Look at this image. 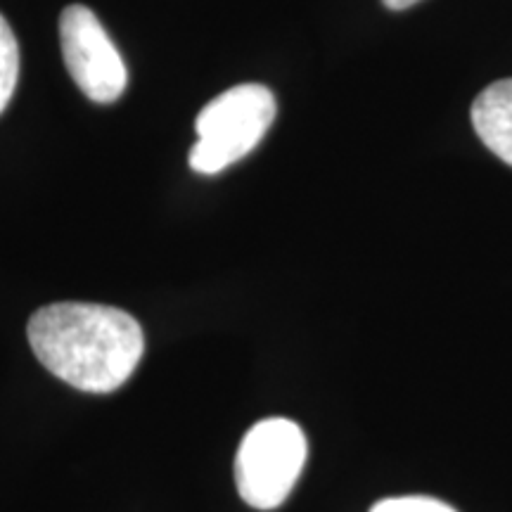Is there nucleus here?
Instances as JSON below:
<instances>
[{
  "label": "nucleus",
  "mask_w": 512,
  "mask_h": 512,
  "mask_svg": "<svg viewBox=\"0 0 512 512\" xmlns=\"http://www.w3.org/2000/svg\"><path fill=\"white\" fill-rule=\"evenodd\" d=\"M27 335L50 373L88 394L117 392L145 354L138 320L105 304H48L31 316Z\"/></svg>",
  "instance_id": "1"
},
{
  "label": "nucleus",
  "mask_w": 512,
  "mask_h": 512,
  "mask_svg": "<svg viewBox=\"0 0 512 512\" xmlns=\"http://www.w3.org/2000/svg\"><path fill=\"white\" fill-rule=\"evenodd\" d=\"M278 105L261 83L228 88L197 114V143L190 150V169L214 176L247 157L271 128Z\"/></svg>",
  "instance_id": "2"
},
{
  "label": "nucleus",
  "mask_w": 512,
  "mask_h": 512,
  "mask_svg": "<svg viewBox=\"0 0 512 512\" xmlns=\"http://www.w3.org/2000/svg\"><path fill=\"white\" fill-rule=\"evenodd\" d=\"M306 437L297 422L266 418L245 434L235 456L238 494L256 510H273L285 503L302 475Z\"/></svg>",
  "instance_id": "3"
},
{
  "label": "nucleus",
  "mask_w": 512,
  "mask_h": 512,
  "mask_svg": "<svg viewBox=\"0 0 512 512\" xmlns=\"http://www.w3.org/2000/svg\"><path fill=\"white\" fill-rule=\"evenodd\" d=\"M62 57L88 100L110 105L124 93L128 74L121 53L86 5H69L60 17Z\"/></svg>",
  "instance_id": "4"
},
{
  "label": "nucleus",
  "mask_w": 512,
  "mask_h": 512,
  "mask_svg": "<svg viewBox=\"0 0 512 512\" xmlns=\"http://www.w3.org/2000/svg\"><path fill=\"white\" fill-rule=\"evenodd\" d=\"M472 124L482 143L512 166V79L491 83L472 105Z\"/></svg>",
  "instance_id": "5"
},
{
  "label": "nucleus",
  "mask_w": 512,
  "mask_h": 512,
  "mask_svg": "<svg viewBox=\"0 0 512 512\" xmlns=\"http://www.w3.org/2000/svg\"><path fill=\"white\" fill-rule=\"evenodd\" d=\"M19 76V48L17 38L12 34L10 24L0 15V114L15 93Z\"/></svg>",
  "instance_id": "6"
},
{
  "label": "nucleus",
  "mask_w": 512,
  "mask_h": 512,
  "mask_svg": "<svg viewBox=\"0 0 512 512\" xmlns=\"http://www.w3.org/2000/svg\"><path fill=\"white\" fill-rule=\"evenodd\" d=\"M370 512H458L456 508L444 501L430 496H399V498H384L375 503Z\"/></svg>",
  "instance_id": "7"
},
{
  "label": "nucleus",
  "mask_w": 512,
  "mask_h": 512,
  "mask_svg": "<svg viewBox=\"0 0 512 512\" xmlns=\"http://www.w3.org/2000/svg\"><path fill=\"white\" fill-rule=\"evenodd\" d=\"M384 5H387L389 10H408L413 8L415 3H420V0H382Z\"/></svg>",
  "instance_id": "8"
}]
</instances>
